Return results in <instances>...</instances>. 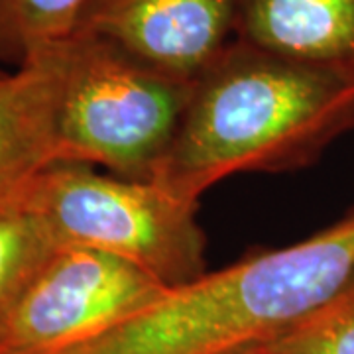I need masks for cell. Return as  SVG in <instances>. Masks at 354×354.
<instances>
[{"label": "cell", "mask_w": 354, "mask_h": 354, "mask_svg": "<svg viewBox=\"0 0 354 354\" xmlns=\"http://www.w3.org/2000/svg\"><path fill=\"white\" fill-rule=\"evenodd\" d=\"M353 130L354 77L232 39L193 79L153 183L197 205L230 176L305 169Z\"/></svg>", "instance_id": "6da1fadb"}, {"label": "cell", "mask_w": 354, "mask_h": 354, "mask_svg": "<svg viewBox=\"0 0 354 354\" xmlns=\"http://www.w3.org/2000/svg\"><path fill=\"white\" fill-rule=\"evenodd\" d=\"M354 276V211L291 246L169 288L152 305L57 354H242L272 341Z\"/></svg>", "instance_id": "7a4b0ae2"}, {"label": "cell", "mask_w": 354, "mask_h": 354, "mask_svg": "<svg viewBox=\"0 0 354 354\" xmlns=\"http://www.w3.org/2000/svg\"><path fill=\"white\" fill-rule=\"evenodd\" d=\"M191 85L101 36L77 34L62 46L59 164L102 165L113 176L153 181Z\"/></svg>", "instance_id": "3957f363"}, {"label": "cell", "mask_w": 354, "mask_h": 354, "mask_svg": "<svg viewBox=\"0 0 354 354\" xmlns=\"http://www.w3.org/2000/svg\"><path fill=\"white\" fill-rule=\"evenodd\" d=\"M18 203L38 216L57 246L122 258L167 288L207 274L197 205L179 201L153 181L102 176L87 164H55L32 179Z\"/></svg>", "instance_id": "277c9868"}, {"label": "cell", "mask_w": 354, "mask_h": 354, "mask_svg": "<svg viewBox=\"0 0 354 354\" xmlns=\"http://www.w3.org/2000/svg\"><path fill=\"white\" fill-rule=\"evenodd\" d=\"M169 290L101 250L55 246L0 327V354H57L91 341Z\"/></svg>", "instance_id": "5b68a950"}, {"label": "cell", "mask_w": 354, "mask_h": 354, "mask_svg": "<svg viewBox=\"0 0 354 354\" xmlns=\"http://www.w3.org/2000/svg\"><path fill=\"white\" fill-rule=\"evenodd\" d=\"M234 18L236 0H95L79 34L193 81L234 39Z\"/></svg>", "instance_id": "8992f818"}, {"label": "cell", "mask_w": 354, "mask_h": 354, "mask_svg": "<svg viewBox=\"0 0 354 354\" xmlns=\"http://www.w3.org/2000/svg\"><path fill=\"white\" fill-rule=\"evenodd\" d=\"M64 46V44H62ZM62 46L0 73V207L18 201L57 156Z\"/></svg>", "instance_id": "52a82bcc"}, {"label": "cell", "mask_w": 354, "mask_h": 354, "mask_svg": "<svg viewBox=\"0 0 354 354\" xmlns=\"http://www.w3.org/2000/svg\"><path fill=\"white\" fill-rule=\"evenodd\" d=\"M234 39L354 77V0H236Z\"/></svg>", "instance_id": "ba28073f"}, {"label": "cell", "mask_w": 354, "mask_h": 354, "mask_svg": "<svg viewBox=\"0 0 354 354\" xmlns=\"http://www.w3.org/2000/svg\"><path fill=\"white\" fill-rule=\"evenodd\" d=\"M95 0H0V62L16 67L75 38Z\"/></svg>", "instance_id": "9c48e42d"}, {"label": "cell", "mask_w": 354, "mask_h": 354, "mask_svg": "<svg viewBox=\"0 0 354 354\" xmlns=\"http://www.w3.org/2000/svg\"><path fill=\"white\" fill-rule=\"evenodd\" d=\"M57 244L18 201L0 207V327Z\"/></svg>", "instance_id": "30bf717a"}, {"label": "cell", "mask_w": 354, "mask_h": 354, "mask_svg": "<svg viewBox=\"0 0 354 354\" xmlns=\"http://www.w3.org/2000/svg\"><path fill=\"white\" fill-rule=\"evenodd\" d=\"M242 354H354V276L278 337Z\"/></svg>", "instance_id": "8fae6325"}, {"label": "cell", "mask_w": 354, "mask_h": 354, "mask_svg": "<svg viewBox=\"0 0 354 354\" xmlns=\"http://www.w3.org/2000/svg\"><path fill=\"white\" fill-rule=\"evenodd\" d=\"M0 73H2V71H0Z\"/></svg>", "instance_id": "7c38bea8"}]
</instances>
